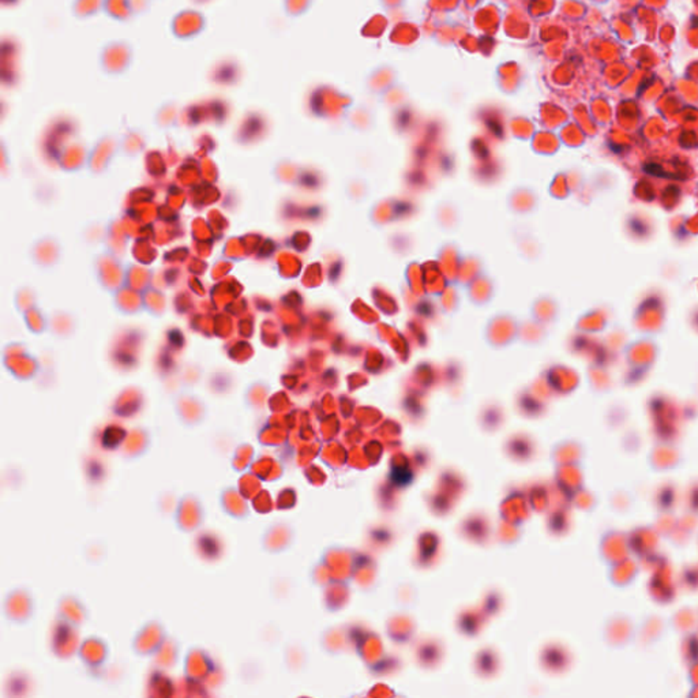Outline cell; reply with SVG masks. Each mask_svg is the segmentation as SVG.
<instances>
[{"instance_id": "cell-19", "label": "cell", "mask_w": 698, "mask_h": 698, "mask_svg": "<svg viewBox=\"0 0 698 698\" xmlns=\"http://www.w3.org/2000/svg\"><path fill=\"white\" fill-rule=\"evenodd\" d=\"M179 113V105L174 100H167L157 106L154 112V123L159 129L174 127Z\"/></svg>"}, {"instance_id": "cell-25", "label": "cell", "mask_w": 698, "mask_h": 698, "mask_svg": "<svg viewBox=\"0 0 698 698\" xmlns=\"http://www.w3.org/2000/svg\"><path fill=\"white\" fill-rule=\"evenodd\" d=\"M678 525V519L675 517L674 512H659L658 517L655 520V529L658 533L663 537H668L675 526Z\"/></svg>"}, {"instance_id": "cell-18", "label": "cell", "mask_w": 698, "mask_h": 698, "mask_svg": "<svg viewBox=\"0 0 698 698\" xmlns=\"http://www.w3.org/2000/svg\"><path fill=\"white\" fill-rule=\"evenodd\" d=\"M608 506L614 513H617L619 516L628 514L634 508L633 494L628 489H622V487L611 491V494L608 496Z\"/></svg>"}, {"instance_id": "cell-32", "label": "cell", "mask_w": 698, "mask_h": 698, "mask_svg": "<svg viewBox=\"0 0 698 698\" xmlns=\"http://www.w3.org/2000/svg\"><path fill=\"white\" fill-rule=\"evenodd\" d=\"M130 6L134 17H142L150 13L152 0H130Z\"/></svg>"}, {"instance_id": "cell-37", "label": "cell", "mask_w": 698, "mask_h": 698, "mask_svg": "<svg viewBox=\"0 0 698 698\" xmlns=\"http://www.w3.org/2000/svg\"><path fill=\"white\" fill-rule=\"evenodd\" d=\"M697 637H698V630H697Z\"/></svg>"}, {"instance_id": "cell-5", "label": "cell", "mask_w": 698, "mask_h": 698, "mask_svg": "<svg viewBox=\"0 0 698 698\" xmlns=\"http://www.w3.org/2000/svg\"><path fill=\"white\" fill-rule=\"evenodd\" d=\"M637 635L634 621L628 614L615 612L606 619L603 626V641L612 649L628 647Z\"/></svg>"}, {"instance_id": "cell-35", "label": "cell", "mask_w": 698, "mask_h": 698, "mask_svg": "<svg viewBox=\"0 0 698 698\" xmlns=\"http://www.w3.org/2000/svg\"><path fill=\"white\" fill-rule=\"evenodd\" d=\"M190 1L193 4H195V6H205V4H209V3L214 1V0H190Z\"/></svg>"}, {"instance_id": "cell-14", "label": "cell", "mask_w": 698, "mask_h": 698, "mask_svg": "<svg viewBox=\"0 0 698 698\" xmlns=\"http://www.w3.org/2000/svg\"><path fill=\"white\" fill-rule=\"evenodd\" d=\"M640 563L634 559H625L617 565H612L610 566V570H608V581L611 583V585H614L615 588H628L630 587L635 578L638 577L640 574Z\"/></svg>"}, {"instance_id": "cell-7", "label": "cell", "mask_w": 698, "mask_h": 698, "mask_svg": "<svg viewBox=\"0 0 698 698\" xmlns=\"http://www.w3.org/2000/svg\"><path fill=\"white\" fill-rule=\"evenodd\" d=\"M599 553L600 558L607 566H612L628 559L631 553L628 547V532L614 528L606 529L600 539Z\"/></svg>"}, {"instance_id": "cell-36", "label": "cell", "mask_w": 698, "mask_h": 698, "mask_svg": "<svg viewBox=\"0 0 698 698\" xmlns=\"http://www.w3.org/2000/svg\"><path fill=\"white\" fill-rule=\"evenodd\" d=\"M688 697L698 698V686H693V689L689 692Z\"/></svg>"}, {"instance_id": "cell-26", "label": "cell", "mask_w": 698, "mask_h": 698, "mask_svg": "<svg viewBox=\"0 0 698 698\" xmlns=\"http://www.w3.org/2000/svg\"><path fill=\"white\" fill-rule=\"evenodd\" d=\"M668 559V555L664 554V553H660V551H656V553H652V554H648L645 557H641L638 558V563H640V567L644 569L645 571H649L652 573L655 569H658L664 560Z\"/></svg>"}, {"instance_id": "cell-11", "label": "cell", "mask_w": 698, "mask_h": 698, "mask_svg": "<svg viewBox=\"0 0 698 698\" xmlns=\"http://www.w3.org/2000/svg\"><path fill=\"white\" fill-rule=\"evenodd\" d=\"M269 130V122L263 112L251 109L247 111L241 120V124L236 130L235 138L239 143H252L262 140Z\"/></svg>"}, {"instance_id": "cell-31", "label": "cell", "mask_w": 698, "mask_h": 698, "mask_svg": "<svg viewBox=\"0 0 698 698\" xmlns=\"http://www.w3.org/2000/svg\"><path fill=\"white\" fill-rule=\"evenodd\" d=\"M621 446H622V451L626 453H637L641 449L642 442L638 435H626L624 438V442H621Z\"/></svg>"}, {"instance_id": "cell-16", "label": "cell", "mask_w": 698, "mask_h": 698, "mask_svg": "<svg viewBox=\"0 0 698 698\" xmlns=\"http://www.w3.org/2000/svg\"><path fill=\"white\" fill-rule=\"evenodd\" d=\"M698 625V612L692 607L679 608L669 619V626L679 634L692 633Z\"/></svg>"}, {"instance_id": "cell-8", "label": "cell", "mask_w": 698, "mask_h": 698, "mask_svg": "<svg viewBox=\"0 0 698 698\" xmlns=\"http://www.w3.org/2000/svg\"><path fill=\"white\" fill-rule=\"evenodd\" d=\"M206 26V17L201 11L193 8L180 10L174 14L170 24L172 35L181 41H188L202 35Z\"/></svg>"}, {"instance_id": "cell-10", "label": "cell", "mask_w": 698, "mask_h": 698, "mask_svg": "<svg viewBox=\"0 0 698 698\" xmlns=\"http://www.w3.org/2000/svg\"><path fill=\"white\" fill-rule=\"evenodd\" d=\"M628 533V547L630 551L637 557H645L648 554L659 551L660 539L655 526L651 525H637L630 529Z\"/></svg>"}, {"instance_id": "cell-1", "label": "cell", "mask_w": 698, "mask_h": 698, "mask_svg": "<svg viewBox=\"0 0 698 698\" xmlns=\"http://www.w3.org/2000/svg\"><path fill=\"white\" fill-rule=\"evenodd\" d=\"M232 113V104L225 97H209L200 102H194L187 105L181 116L186 123L191 127L198 126L204 122H211L217 126H222L228 122Z\"/></svg>"}, {"instance_id": "cell-29", "label": "cell", "mask_w": 698, "mask_h": 698, "mask_svg": "<svg viewBox=\"0 0 698 698\" xmlns=\"http://www.w3.org/2000/svg\"><path fill=\"white\" fill-rule=\"evenodd\" d=\"M678 526L690 532V533H695L697 530L698 528V514H695V513H690V512H686L685 514H682L678 520Z\"/></svg>"}, {"instance_id": "cell-21", "label": "cell", "mask_w": 698, "mask_h": 698, "mask_svg": "<svg viewBox=\"0 0 698 698\" xmlns=\"http://www.w3.org/2000/svg\"><path fill=\"white\" fill-rule=\"evenodd\" d=\"M678 587L683 592L696 594L698 592V563L683 565L678 574Z\"/></svg>"}, {"instance_id": "cell-12", "label": "cell", "mask_w": 698, "mask_h": 698, "mask_svg": "<svg viewBox=\"0 0 698 698\" xmlns=\"http://www.w3.org/2000/svg\"><path fill=\"white\" fill-rule=\"evenodd\" d=\"M665 631L667 624L664 618L656 614H649L642 619L640 628H637V642L641 648L652 647L663 640Z\"/></svg>"}, {"instance_id": "cell-17", "label": "cell", "mask_w": 698, "mask_h": 698, "mask_svg": "<svg viewBox=\"0 0 698 698\" xmlns=\"http://www.w3.org/2000/svg\"><path fill=\"white\" fill-rule=\"evenodd\" d=\"M103 11L111 19L123 24H127L136 18L130 6V0H104Z\"/></svg>"}, {"instance_id": "cell-3", "label": "cell", "mask_w": 698, "mask_h": 698, "mask_svg": "<svg viewBox=\"0 0 698 698\" xmlns=\"http://www.w3.org/2000/svg\"><path fill=\"white\" fill-rule=\"evenodd\" d=\"M1 85L6 89H15L22 81V44L14 35H4L1 38L0 51Z\"/></svg>"}, {"instance_id": "cell-23", "label": "cell", "mask_w": 698, "mask_h": 698, "mask_svg": "<svg viewBox=\"0 0 698 698\" xmlns=\"http://www.w3.org/2000/svg\"><path fill=\"white\" fill-rule=\"evenodd\" d=\"M370 194L368 183L360 177H350L346 183V195L350 201L362 202Z\"/></svg>"}, {"instance_id": "cell-6", "label": "cell", "mask_w": 698, "mask_h": 698, "mask_svg": "<svg viewBox=\"0 0 698 698\" xmlns=\"http://www.w3.org/2000/svg\"><path fill=\"white\" fill-rule=\"evenodd\" d=\"M245 79V67L236 56L228 55L216 60L209 71L208 81L222 89L239 88Z\"/></svg>"}, {"instance_id": "cell-2", "label": "cell", "mask_w": 698, "mask_h": 698, "mask_svg": "<svg viewBox=\"0 0 698 698\" xmlns=\"http://www.w3.org/2000/svg\"><path fill=\"white\" fill-rule=\"evenodd\" d=\"M134 47L127 40H111L99 52V69L106 76H122L131 69Z\"/></svg>"}, {"instance_id": "cell-28", "label": "cell", "mask_w": 698, "mask_h": 698, "mask_svg": "<svg viewBox=\"0 0 698 698\" xmlns=\"http://www.w3.org/2000/svg\"><path fill=\"white\" fill-rule=\"evenodd\" d=\"M693 535L695 533H690V532H688V530H685V529H682V528L678 526L676 529L672 530V533L668 536V539H669L671 544H674L675 547L682 549V547H686L690 543Z\"/></svg>"}, {"instance_id": "cell-4", "label": "cell", "mask_w": 698, "mask_h": 698, "mask_svg": "<svg viewBox=\"0 0 698 698\" xmlns=\"http://www.w3.org/2000/svg\"><path fill=\"white\" fill-rule=\"evenodd\" d=\"M678 581L674 576V569L669 558L652 571L647 584V592L651 600L659 606H669L676 600Z\"/></svg>"}, {"instance_id": "cell-24", "label": "cell", "mask_w": 698, "mask_h": 698, "mask_svg": "<svg viewBox=\"0 0 698 698\" xmlns=\"http://www.w3.org/2000/svg\"><path fill=\"white\" fill-rule=\"evenodd\" d=\"M681 659L682 663L689 667L698 659V637L697 634H685L681 641Z\"/></svg>"}, {"instance_id": "cell-15", "label": "cell", "mask_w": 698, "mask_h": 698, "mask_svg": "<svg viewBox=\"0 0 698 698\" xmlns=\"http://www.w3.org/2000/svg\"><path fill=\"white\" fill-rule=\"evenodd\" d=\"M434 221L445 232L455 231L461 224V213L452 201H441L434 209Z\"/></svg>"}, {"instance_id": "cell-33", "label": "cell", "mask_w": 698, "mask_h": 698, "mask_svg": "<svg viewBox=\"0 0 698 698\" xmlns=\"http://www.w3.org/2000/svg\"><path fill=\"white\" fill-rule=\"evenodd\" d=\"M689 672H688V678H689V682L692 686H698V659L696 662L690 664L689 667Z\"/></svg>"}, {"instance_id": "cell-22", "label": "cell", "mask_w": 698, "mask_h": 698, "mask_svg": "<svg viewBox=\"0 0 698 698\" xmlns=\"http://www.w3.org/2000/svg\"><path fill=\"white\" fill-rule=\"evenodd\" d=\"M146 146V136L142 130L130 129L122 140V150L126 156H137Z\"/></svg>"}, {"instance_id": "cell-27", "label": "cell", "mask_w": 698, "mask_h": 698, "mask_svg": "<svg viewBox=\"0 0 698 698\" xmlns=\"http://www.w3.org/2000/svg\"><path fill=\"white\" fill-rule=\"evenodd\" d=\"M685 508L688 512L698 514V478L690 480L685 494Z\"/></svg>"}, {"instance_id": "cell-34", "label": "cell", "mask_w": 698, "mask_h": 698, "mask_svg": "<svg viewBox=\"0 0 698 698\" xmlns=\"http://www.w3.org/2000/svg\"><path fill=\"white\" fill-rule=\"evenodd\" d=\"M21 3H22V0H1L3 7H17Z\"/></svg>"}, {"instance_id": "cell-20", "label": "cell", "mask_w": 698, "mask_h": 698, "mask_svg": "<svg viewBox=\"0 0 698 698\" xmlns=\"http://www.w3.org/2000/svg\"><path fill=\"white\" fill-rule=\"evenodd\" d=\"M104 0H72L71 14L76 19H88L96 17L103 10Z\"/></svg>"}, {"instance_id": "cell-13", "label": "cell", "mask_w": 698, "mask_h": 698, "mask_svg": "<svg viewBox=\"0 0 698 698\" xmlns=\"http://www.w3.org/2000/svg\"><path fill=\"white\" fill-rule=\"evenodd\" d=\"M681 498L682 495L679 491V486L674 480L668 479L656 486L652 495V505L658 513L674 512L679 506Z\"/></svg>"}, {"instance_id": "cell-9", "label": "cell", "mask_w": 698, "mask_h": 698, "mask_svg": "<svg viewBox=\"0 0 698 698\" xmlns=\"http://www.w3.org/2000/svg\"><path fill=\"white\" fill-rule=\"evenodd\" d=\"M683 461V453L675 444L656 442L648 454V465L654 472L674 471L679 468Z\"/></svg>"}, {"instance_id": "cell-30", "label": "cell", "mask_w": 698, "mask_h": 698, "mask_svg": "<svg viewBox=\"0 0 698 698\" xmlns=\"http://www.w3.org/2000/svg\"><path fill=\"white\" fill-rule=\"evenodd\" d=\"M577 505L587 512H592L597 506V498L591 491H583L577 498Z\"/></svg>"}]
</instances>
